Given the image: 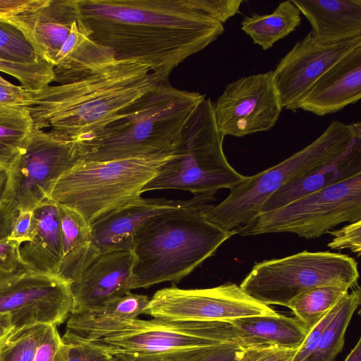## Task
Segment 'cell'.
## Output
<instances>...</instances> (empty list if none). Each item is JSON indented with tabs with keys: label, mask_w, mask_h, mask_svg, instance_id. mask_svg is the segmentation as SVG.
<instances>
[{
	"label": "cell",
	"mask_w": 361,
	"mask_h": 361,
	"mask_svg": "<svg viewBox=\"0 0 361 361\" xmlns=\"http://www.w3.org/2000/svg\"><path fill=\"white\" fill-rule=\"evenodd\" d=\"M242 0H78L80 19L116 60L147 65L169 80L171 71L224 32Z\"/></svg>",
	"instance_id": "cell-1"
},
{
	"label": "cell",
	"mask_w": 361,
	"mask_h": 361,
	"mask_svg": "<svg viewBox=\"0 0 361 361\" xmlns=\"http://www.w3.org/2000/svg\"><path fill=\"white\" fill-rule=\"evenodd\" d=\"M164 80L140 62L115 60L72 83L33 91L34 128L80 140L101 131Z\"/></svg>",
	"instance_id": "cell-2"
},
{
	"label": "cell",
	"mask_w": 361,
	"mask_h": 361,
	"mask_svg": "<svg viewBox=\"0 0 361 361\" xmlns=\"http://www.w3.org/2000/svg\"><path fill=\"white\" fill-rule=\"evenodd\" d=\"M205 95L159 82L101 131L78 140L80 161H107L171 153Z\"/></svg>",
	"instance_id": "cell-3"
},
{
	"label": "cell",
	"mask_w": 361,
	"mask_h": 361,
	"mask_svg": "<svg viewBox=\"0 0 361 361\" xmlns=\"http://www.w3.org/2000/svg\"><path fill=\"white\" fill-rule=\"evenodd\" d=\"M214 204L173 209L159 214L136 232L132 290L163 282L177 283L212 257L235 230L225 231L204 213Z\"/></svg>",
	"instance_id": "cell-4"
},
{
	"label": "cell",
	"mask_w": 361,
	"mask_h": 361,
	"mask_svg": "<svg viewBox=\"0 0 361 361\" xmlns=\"http://www.w3.org/2000/svg\"><path fill=\"white\" fill-rule=\"evenodd\" d=\"M361 135L360 122L332 121L313 142L293 155L230 190L220 203L204 213L205 218L225 231L234 230L262 212L267 200L279 189L336 158Z\"/></svg>",
	"instance_id": "cell-5"
},
{
	"label": "cell",
	"mask_w": 361,
	"mask_h": 361,
	"mask_svg": "<svg viewBox=\"0 0 361 361\" xmlns=\"http://www.w3.org/2000/svg\"><path fill=\"white\" fill-rule=\"evenodd\" d=\"M171 153L107 161H80L55 183L50 200L68 207L91 225L141 197Z\"/></svg>",
	"instance_id": "cell-6"
},
{
	"label": "cell",
	"mask_w": 361,
	"mask_h": 361,
	"mask_svg": "<svg viewBox=\"0 0 361 361\" xmlns=\"http://www.w3.org/2000/svg\"><path fill=\"white\" fill-rule=\"evenodd\" d=\"M213 102L203 99L185 124L171 157L144 187L142 193L157 190H181L195 195L232 189L245 176L228 163L223 149Z\"/></svg>",
	"instance_id": "cell-7"
},
{
	"label": "cell",
	"mask_w": 361,
	"mask_h": 361,
	"mask_svg": "<svg viewBox=\"0 0 361 361\" xmlns=\"http://www.w3.org/2000/svg\"><path fill=\"white\" fill-rule=\"evenodd\" d=\"M357 263L347 255L303 250L256 263L239 285L250 297L265 305L286 307L300 293L323 285L356 287Z\"/></svg>",
	"instance_id": "cell-8"
},
{
	"label": "cell",
	"mask_w": 361,
	"mask_h": 361,
	"mask_svg": "<svg viewBox=\"0 0 361 361\" xmlns=\"http://www.w3.org/2000/svg\"><path fill=\"white\" fill-rule=\"evenodd\" d=\"M361 220V173L261 212L234 230L243 236L291 233L312 239L344 222Z\"/></svg>",
	"instance_id": "cell-9"
},
{
	"label": "cell",
	"mask_w": 361,
	"mask_h": 361,
	"mask_svg": "<svg viewBox=\"0 0 361 361\" xmlns=\"http://www.w3.org/2000/svg\"><path fill=\"white\" fill-rule=\"evenodd\" d=\"M232 336L227 321L135 318L113 325L90 343L118 357L169 356L226 344Z\"/></svg>",
	"instance_id": "cell-10"
},
{
	"label": "cell",
	"mask_w": 361,
	"mask_h": 361,
	"mask_svg": "<svg viewBox=\"0 0 361 361\" xmlns=\"http://www.w3.org/2000/svg\"><path fill=\"white\" fill-rule=\"evenodd\" d=\"M82 159L77 140L34 128L26 146L7 169L3 203L32 211L50 200L58 179Z\"/></svg>",
	"instance_id": "cell-11"
},
{
	"label": "cell",
	"mask_w": 361,
	"mask_h": 361,
	"mask_svg": "<svg viewBox=\"0 0 361 361\" xmlns=\"http://www.w3.org/2000/svg\"><path fill=\"white\" fill-rule=\"evenodd\" d=\"M73 305L70 284L56 275L22 268L0 274V318L12 330L36 324H62Z\"/></svg>",
	"instance_id": "cell-12"
},
{
	"label": "cell",
	"mask_w": 361,
	"mask_h": 361,
	"mask_svg": "<svg viewBox=\"0 0 361 361\" xmlns=\"http://www.w3.org/2000/svg\"><path fill=\"white\" fill-rule=\"evenodd\" d=\"M275 313L269 305L252 298L233 283L209 288L160 289L149 299L145 312L153 318L204 322Z\"/></svg>",
	"instance_id": "cell-13"
},
{
	"label": "cell",
	"mask_w": 361,
	"mask_h": 361,
	"mask_svg": "<svg viewBox=\"0 0 361 361\" xmlns=\"http://www.w3.org/2000/svg\"><path fill=\"white\" fill-rule=\"evenodd\" d=\"M213 109L216 127L224 137H241L271 130L283 109L273 71L227 84Z\"/></svg>",
	"instance_id": "cell-14"
},
{
	"label": "cell",
	"mask_w": 361,
	"mask_h": 361,
	"mask_svg": "<svg viewBox=\"0 0 361 361\" xmlns=\"http://www.w3.org/2000/svg\"><path fill=\"white\" fill-rule=\"evenodd\" d=\"M361 44V36L322 42L310 32L279 61L273 79L283 108L296 111L317 80L336 62Z\"/></svg>",
	"instance_id": "cell-15"
},
{
	"label": "cell",
	"mask_w": 361,
	"mask_h": 361,
	"mask_svg": "<svg viewBox=\"0 0 361 361\" xmlns=\"http://www.w3.org/2000/svg\"><path fill=\"white\" fill-rule=\"evenodd\" d=\"M215 193L205 192L188 200H178L140 197L111 211L90 225L93 251L97 257L108 252H131L136 232L149 219L170 209L212 202Z\"/></svg>",
	"instance_id": "cell-16"
},
{
	"label": "cell",
	"mask_w": 361,
	"mask_h": 361,
	"mask_svg": "<svg viewBox=\"0 0 361 361\" xmlns=\"http://www.w3.org/2000/svg\"><path fill=\"white\" fill-rule=\"evenodd\" d=\"M133 264L134 256L130 251L99 255L70 284L73 298L71 314L87 310L130 292Z\"/></svg>",
	"instance_id": "cell-17"
},
{
	"label": "cell",
	"mask_w": 361,
	"mask_h": 361,
	"mask_svg": "<svg viewBox=\"0 0 361 361\" xmlns=\"http://www.w3.org/2000/svg\"><path fill=\"white\" fill-rule=\"evenodd\" d=\"M80 17L78 0H44L7 18L21 28L37 51L53 67L73 24Z\"/></svg>",
	"instance_id": "cell-18"
},
{
	"label": "cell",
	"mask_w": 361,
	"mask_h": 361,
	"mask_svg": "<svg viewBox=\"0 0 361 361\" xmlns=\"http://www.w3.org/2000/svg\"><path fill=\"white\" fill-rule=\"evenodd\" d=\"M361 97V44L333 66L314 83L300 109L322 116L334 114Z\"/></svg>",
	"instance_id": "cell-19"
},
{
	"label": "cell",
	"mask_w": 361,
	"mask_h": 361,
	"mask_svg": "<svg viewBox=\"0 0 361 361\" xmlns=\"http://www.w3.org/2000/svg\"><path fill=\"white\" fill-rule=\"evenodd\" d=\"M32 211L30 238L18 247L21 264L25 269L33 272L58 276L62 257L58 204L48 200Z\"/></svg>",
	"instance_id": "cell-20"
},
{
	"label": "cell",
	"mask_w": 361,
	"mask_h": 361,
	"mask_svg": "<svg viewBox=\"0 0 361 361\" xmlns=\"http://www.w3.org/2000/svg\"><path fill=\"white\" fill-rule=\"evenodd\" d=\"M361 173V135L343 153L307 174L286 184L267 200L262 212H269Z\"/></svg>",
	"instance_id": "cell-21"
},
{
	"label": "cell",
	"mask_w": 361,
	"mask_h": 361,
	"mask_svg": "<svg viewBox=\"0 0 361 361\" xmlns=\"http://www.w3.org/2000/svg\"><path fill=\"white\" fill-rule=\"evenodd\" d=\"M310 22L314 37L334 42L361 36V0H291Z\"/></svg>",
	"instance_id": "cell-22"
},
{
	"label": "cell",
	"mask_w": 361,
	"mask_h": 361,
	"mask_svg": "<svg viewBox=\"0 0 361 361\" xmlns=\"http://www.w3.org/2000/svg\"><path fill=\"white\" fill-rule=\"evenodd\" d=\"M149 299L129 292L87 310L70 314L66 332L81 341H94L105 336L113 325L145 314Z\"/></svg>",
	"instance_id": "cell-23"
},
{
	"label": "cell",
	"mask_w": 361,
	"mask_h": 361,
	"mask_svg": "<svg viewBox=\"0 0 361 361\" xmlns=\"http://www.w3.org/2000/svg\"><path fill=\"white\" fill-rule=\"evenodd\" d=\"M250 348L271 345L298 350L310 329L296 317L277 312L230 321Z\"/></svg>",
	"instance_id": "cell-24"
},
{
	"label": "cell",
	"mask_w": 361,
	"mask_h": 361,
	"mask_svg": "<svg viewBox=\"0 0 361 361\" xmlns=\"http://www.w3.org/2000/svg\"><path fill=\"white\" fill-rule=\"evenodd\" d=\"M62 240V257L58 276L75 282L95 259L90 225L75 211L58 204Z\"/></svg>",
	"instance_id": "cell-25"
},
{
	"label": "cell",
	"mask_w": 361,
	"mask_h": 361,
	"mask_svg": "<svg viewBox=\"0 0 361 361\" xmlns=\"http://www.w3.org/2000/svg\"><path fill=\"white\" fill-rule=\"evenodd\" d=\"M301 23L299 9L292 1L281 2L270 14L253 13L241 22V30L254 43L267 50L294 31Z\"/></svg>",
	"instance_id": "cell-26"
},
{
	"label": "cell",
	"mask_w": 361,
	"mask_h": 361,
	"mask_svg": "<svg viewBox=\"0 0 361 361\" xmlns=\"http://www.w3.org/2000/svg\"><path fill=\"white\" fill-rule=\"evenodd\" d=\"M34 125L27 108L0 107V166L6 169L28 142Z\"/></svg>",
	"instance_id": "cell-27"
},
{
	"label": "cell",
	"mask_w": 361,
	"mask_h": 361,
	"mask_svg": "<svg viewBox=\"0 0 361 361\" xmlns=\"http://www.w3.org/2000/svg\"><path fill=\"white\" fill-rule=\"evenodd\" d=\"M360 302L361 290L357 286L339 301L336 314L325 328L307 361H335L343 350L347 328Z\"/></svg>",
	"instance_id": "cell-28"
},
{
	"label": "cell",
	"mask_w": 361,
	"mask_h": 361,
	"mask_svg": "<svg viewBox=\"0 0 361 361\" xmlns=\"http://www.w3.org/2000/svg\"><path fill=\"white\" fill-rule=\"evenodd\" d=\"M348 290V287L338 285L316 286L296 295L286 307L310 330Z\"/></svg>",
	"instance_id": "cell-29"
},
{
	"label": "cell",
	"mask_w": 361,
	"mask_h": 361,
	"mask_svg": "<svg viewBox=\"0 0 361 361\" xmlns=\"http://www.w3.org/2000/svg\"><path fill=\"white\" fill-rule=\"evenodd\" d=\"M0 59L21 63L47 62L21 28L7 18H0Z\"/></svg>",
	"instance_id": "cell-30"
},
{
	"label": "cell",
	"mask_w": 361,
	"mask_h": 361,
	"mask_svg": "<svg viewBox=\"0 0 361 361\" xmlns=\"http://www.w3.org/2000/svg\"><path fill=\"white\" fill-rule=\"evenodd\" d=\"M48 325L36 324L11 330L0 343V361H33Z\"/></svg>",
	"instance_id": "cell-31"
},
{
	"label": "cell",
	"mask_w": 361,
	"mask_h": 361,
	"mask_svg": "<svg viewBox=\"0 0 361 361\" xmlns=\"http://www.w3.org/2000/svg\"><path fill=\"white\" fill-rule=\"evenodd\" d=\"M0 71L18 79L24 88L37 91L54 82L53 67L47 62L21 63L0 59Z\"/></svg>",
	"instance_id": "cell-32"
},
{
	"label": "cell",
	"mask_w": 361,
	"mask_h": 361,
	"mask_svg": "<svg viewBox=\"0 0 361 361\" xmlns=\"http://www.w3.org/2000/svg\"><path fill=\"white\" fill-rule=\"evenodd\" d=\"M62 338V347L59 361H122L90 342L75 339L68 333Z\"/></svg>",
	"instance_id": "cell-33"
},
{
	"label": "cell",
	"mask_w": 361,
	"mask_h": 361,
	"mask_svg": "<svg viewBox=\"0 0 361 361\" xmlns=\"http://www.w3.org/2000/svg\"><path fill=\"white\" fill-rule=\"evenodd\" d=\"M244 350L237 345L226 344L183 353L174 361H239Z\"/></svg>",
	"instance_id": "cell-34"
},
{
	"label": "cell",
	"mask_w": 361,
	"mask_h": 361,
	"mask_svg": "<svg viewBox=\"0 0 361 361\" xmlns=\"http://www.w3.org/2000/svg\"><path fill=\"white\" fill-rule=\"evenodd\" d=\"M333 239L327 245L333 250L349 249L356 253L357 257L361 254V220L350 223L340 229L329 232Z\"/></svg>",
	"instance_id": "cell-35"
},
{
	"label": "cell",
	"mask_w": 361,
	"mask_h": 361,
	"mask_svg": "<svg viewBox=\"0 0 361 361\" xmlns=\"http://www.w3.org/2000/svg\"><path fill=\"white\" fill-rule=\"evenodd\" d=\"M56 326H47L39 341L33 361H59L63 341Z\"/></svg>",
	"instance_id": "cell-36"
},
{
	"label": "cell",
	"mask_w": 361,
	"mask_h": 361,
	"mask_svg": "<svg viewBox=\"0 0 361 361\" xmlns=\"http://www.w3.org/2000/svg\"><path fill=\"white\" fill-rule=\"evenodd\" d=\"M339 302L335 305L307 334L304 342L298 349L292 361H307L316 349L320 338L330 321L336 314Z\"/></svg>",
	"instance_id": "cell-37"
},
{
	"label": "cell",
	"mask_w": 361,
	"mask_h": 361,
	"mask_svg": "<svg viewBox=\"0 0 361 361\" xmlns=\"http://www.w3.org/2000/svg\"><path fill=\"white\" fill-rule=\"evenodd\" d=\"M33 102V91L15 85L0 76V107L29 108Z\"/></svg>",
	"instance_id": "cell-38"
},
{
	"label": "cell",
	"mask_w": 361,
	"mask_h": 361,
	"mask_svg": "<svg viewBox=\"0 0 361 361\" xmlns=\"http://www.w3.org/2000/svg\"><path fill=\"white\" fill-rule=\"evenodd\" d=\"M298 350L271 345L244 350L239 361H292Z\"/></svg>",
	"instance_id": "cell-39"
},
{
	"label": "cell",
	"mask_w": 361,
	"mask_h": 361,
	"mask_svg": "<svg viewBox=\"0 0 361 361\" xmlns=\"http://www.w3.org/2000/svg\"><path fill=\"white\" fill-rule=\"evenodd\" d=\"M20 244L8 237L0 240V274H10L24 268L21 264Z\"/></svg>",
	"instance_id": "cell-40"
},
{
	"label": "cell",
	"mask_w": 361,
	"mask_h": 361,
	"mask_svg": "<svg viewBox=\"0 0 361 361\" xmlns=\"http://www.w3.org/2000/svg\"><path fill=\"white\" fill-rule=\"evenodd\" d=\"M33 226V211H20L13 221L8 238L20 245L30 240Z\"/></svg>",
	"instance_id": "cell-41"
},
{
	"label": "cell",
	"mask_w": 361,
	"mask_h": 361,
	"mask_svg": "<svg viewBox=\"0 0 361 361\" xmlns=\"http://www.w3.org/2000/svg\"><path fill=\"white\" fill-rule=\"evenodd\" d=\"M44 0H0V18H9L42 4Z\"/></svg>",
	"instance_id": "cell-42"
},
{
	"label": "cell",
	"mask_w": 361,
	"mask_h": 361,
	"mask_svg": "<svg viewBox=\"0 0 361 361\" xmlns=\"http://www.w3.org/2000/svg\"><path fill=\"white\" fill-rule=\"evenodd\" d=\"M18 212L8 204L0 205V240L8 237Z\"/></svg>",
	"instance_id": "cell-43"
},
{
	"label": "cell",
	"mask_w": 361,
	"mask_h": 361,
	"mask_svg": "<svg viewBox=\"0 0 361 361\" xmlns=\"http://www.w3.org/2000/svg\"><path fill=\"white\" fill-rule=\"evenodd\" d=\"M181 354L169 356H123L119 357L122 361H174Z\"/></svg>",
	"instance_id": "cell-44"
},
{
	"label": "cell",
	"mask_w": 361,
	"mask_h": 361,
	"mask_svg": "<svg viewBox=\"0 0 361 361\" xmlns=\"http://www.w3.org/2000/svg\"><path fill=\"white\" fill-rule=\"evenodd\" d=\"M344 361H361V338L358 339Z\"/></svg>",
	"instance_id": "cell-45"
},
{
	"label": "cell",
	"mask_w": 361,
	"mask_h": 361,
	"mask_svg": "<svg viewBox=\"0 0 361 361\" xmlns=\"http://www.w3.org/2000/svg\"><path fill=\"white\" fill-rule=\"evenodd\" d=\"M7 179V169L0 166V205L3 204V194Z\"/></svg>",
	"instance_id": "cell-46"
},
{
	"label": "cell",
	"mask_w": 361,
	"mask_h": 361,
	"mask_svg": "<svg viewBox=\"0 0 361 361\" xmlns=\"http://www.w3.org/2000/svg\"><path fill=\"white\" fill-rule=\"evenodd\" d=\"M12 330L6 319L0 318V343Z\"/></svg>",
	"instance_id": "cell-47"
}]
</instances>
